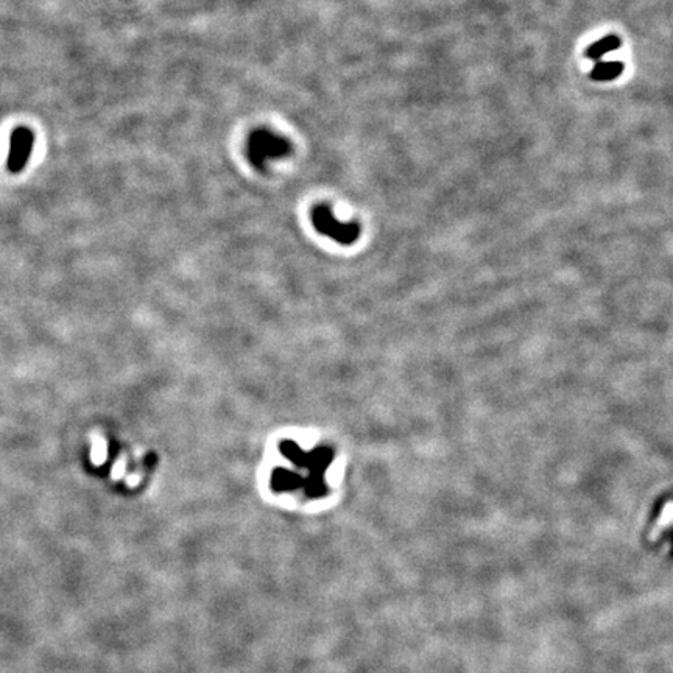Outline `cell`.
Listing matches in <instances>:
<instances>
[{"instance_id":"obj_1","label":"cell","mask_w":673,"mask_h":673,"mask_svg":"<svg viewBox=\"0 0 673 673\" xmlns=\"http://www.w3.org/2000/svg\"><path fill=\"white\" fill-rule=\"evenodd\" d=\"M292 153V146L286 137H282L270 129H256L247 139L248 161L256 169L262 170L273 159L286 158Z\"/></svg>"},{"instance_id":"obj_2","label":"cell","mask_w":673,"mask_h":673,"mask_svg":"<svg viewBox=\"0 0 673 673\" xmlns=\"http://www.w3.org/2000/svg\"><path fill=\"white\" fill-rule=\"evenodd\" d=\"M33 142L34 136L30 129L25 127H19L14 129L10 139L8 159H6V169H8V172L16 175V173H20L25 169L28 159L32 156Z\"/></svg>"},{"instance_id":"obj_3","label":"cell","mask_w":673,"mask_h":673,"mask_svg":"<svg viewBox=\"0 0 673 673\" xmlns=\"http://www.w3.org/2000/svg\"><path fill=\"white\" fill-rule=\"evenodd\" d=\"M312 217H314L315 228L320 229L321 233L332 234V236H337V237L351 234V229L348 226H343V224H340L338 222L334 220V217L331 215V211L328 207H324V206L316 207Z\"/></svg>"},{"instance_id":"obj_4","label":"cell","mask_w":673,"mask_h":673,"mask_svg":"<svg viewBox=\"0 0 673 673\" xmlns=\"http://www.w3.org/2000/svg\"><path fill=\"white\" fill-rule=\"evenodd\" d=\"M624 72V63L620 61H597L594 69L591 72V78L594 82H611L616 79Z\"/></svg>"},{"instance_id":"obj_5","label":"cell","mask_w":673,"mask_h":673,"mask_svg":"<svg viewBox=\"0 0 673 673\" xmlns=\"http://www.w3.org/2000/svg\"><path fill=\"white\" fill-rule=\"evenodd\" d=\"M620 47V39L616 34H608L603 39H600L594 44L589 46L588 50H586V56L592 61H602V58L608 53L614 52Z\"/></svg>"}]
</instances>
